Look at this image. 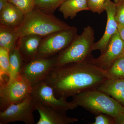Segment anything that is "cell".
<instances>
[{
	"mask_svg": "<svg viewBox=\"0 0 124 124\" xmlns=\"http://www.w3.org/2000/svg\"><path fill=\"white\" fill-rule=\"evenodd\" d=\"M35 110L36 101L31 94L23 101L12 104L4 110L0 111V124L16 121L34 124L33 112Z\"/></svg>",
	"mask_w": 124,
	"mask_h": 124,
	"instance_id": "obj_7",
	"label": "cell"
},
{
	"mask_svg": "<svg viewBox=\"0 0 124 124\" xmlns=\"http://www.w3.org/2000/svg\"><path fill=\"white\" fill-rule=\"evenodd\" d=\"M31 95L36 101L42 105L65 112L78 107L72 101H67L65 98L57 97L53 89L44 81L32 87Z\"/></svg>",
	"mask_w": 124,
	"mask_h": 124,
	"instance_id": "obj_8",
	"label": "cell"
},
{
	"mask_svg": "<svg viewBox=\"0 0 124 124\" xmlns=\"http://www.w3.org/2000/svg\"><path fill=\"white\" fill-rule=\"evenodd\" d=\"M116 18L118 26H124V1L116 4Z\"/></svg>",
	"mask_w": 124,
	"mask_h": 124,
	"instance_id": "obj_25",
	"label": "cell"
},
{
	"mask_svg": "<svg viewBox=\"0 0 124 124\" xmlns=\"http://www.w3.org/2000/svg\"><path fill=\"white\" fill-rule=\"evenodd\" d=\"M20 38L16 28L0 24V46L9 51L17 48Z\"/></svg>",
	"mask_w": 124,
	"mask_h": 124,
	"instance_id": "obj_17",
	"label": "cell"
},
{
	"mask_svg": "<svg viewBox=\"0 0 124 124\" xmlns=\"http://www.w3.org/2000/svg\"><path fill=\"white\" fill-rule=\"evenodd\" d=\"M43 38L41 36L35 34L20 37L17 48L24 63L35 58Z\"/></svg>",
	"mask_w": 124,
	"mask_h": 124,
	"instance_id": "obj_13",
	"label": "cell"
},
{
	"mask_svg": "<svg viewBox=\"0 0 124 124\" xmlns=\"http://www.w3.org/2000/svg\"><path fill=\"white\" fill-rule=\"evenodd\" d=\"M118 33L120 37L124 42V26H118Z\"/></svg>",
	"mask_w": 124,
	"mask_h": 124,
	"instance_id": "obj_27",
	"label": "cell"
},
{
	"mask_svg": "<svg viewBox=\"0 0 124 124\" xmlns=\"http://www.w3.org/2000/svg\"><path fill=\"white\" fill-rule=\"evenodd\" d=\"M97 89L112 97L124 107V78L107 79Z\"/></svg>",
	"mask_w": 124,
	"mask_h": 124,
	"instance_id": "obj_15",
	"label": "cell"
},
{
	"mask_svg": "<svg viewBox=\"0 0 124 124\" xmlns=\"http://www.w3.org/2000/svg\"><path fill=\"white\" fill-rule=\"evenodd\" d=\"M25 15L13 4L8 2L0 11V24L17 28L22 23Z\"/></svg>",
	"mask_w": 124,
	"mask_h": 124,
	"instance_id": "obj_14",
	"label": "cell"
},
{
	"mask_svg": "<svg viewBox=\"0 0 124 124\" xmlns=\"http://www.w3.org/2000/svg\"><path fill=\"white\" fill-rule=\"evenodd\" d=\"M9 50L0 46V82L7 81L9 78Z\"/></svg>",
	"mask_w": 124,
	"mask_h": 124,
	"instance_id": "obj_20",
	"label": "cell"
},
{
	"mask_svg": "<svg viewBox=\"0 0 124 124\" xmlns=\"http://www.w3.org/2000/svg\"><path fill=\"white\" fill-rule=\"evenodd\" d=\"M90 124H116L115 120L111 116L101 113L96 116L94 122Z\"/></svg>",
	"mask_w": 124,
	"mask_h": 124,
	"instance_id": "obj_24",
	"label": "cell"
},
{
	"mask_svg": "<svg viewBox=\"0 0 124 124\" xmlns=\"http://www.w3.org/2000/svg\"><path fill=\"white\" fill-rule=\"evenodd\" d=\"M32 87L29 80L18 75L6 82H0V110L22 102L31 95Z\"/></svg>",
	"mask_w": 124,
	"mask_h": 124,
	"instance_id": "obj_5",
	"label": "cell"
},
{
	"mask_svg": "<svg viewBox=\"0 0 124 124\" xmlns=\"http://www.w3.org/2000/svg\"><path fill=\"white\" fill-rule=\"evenodd\" d=\"M65 19H72L78 13L82 11L90 10L87 0H67L58 8Z\"/></svg>",
	"mask_w": 124,
	"mask_h": 124,
	"instance_id": "obj_16",
	"label": "cell"
},
{
	"mask_svg": "<svg viewBox=\"0 0 124 124\" xmlns=\"http://www.w3.org/2000/svg\"><path fill=\"white\" fill-rule=\"evenodd\" d=\"M57 54L47 58H37L24 63L21 72L27 78L32 87L44 81L49 72L55 67Z\"/></svg>",
	"mask_w": 124,
	"mask_h": 124,
	"instance_id": "obj_9",
	"label": "cell"
},
{
	"mask_svg": "<svg viewBox=\"0 0 124 124\" xmlns=\"http://www.w3.org/2000/svg\"><path fill=\"white\" fill-rule=\"evenodd\" d=\"M72 101L95 116L107 114L115 118L124 107L113 98L97 89L86 90L73 96Z\"/></svg>",
	"mask_w": 124,
	"mask_h": 124,
	"instance_id": "obj_3",
	"label": "cell"
},
{
	"mask_svg": "<svg viewBox=\"0 0 124 124\" xmlns=\"http://www.w3.org/2000/svg\"><path fill=\"white\" fill-rule=\"evenodd\" d=\"M122 56H123V57H124V52H123V54H122Z\"/></svg>",
	"mask_w": 124,
	"mask_h": 124,
	"instance_id": "obj_30",
	"label": "cell"
},
{
	"mask_svg": "<svg viewBox=\"0 0 124 124\" xmlns=\"http://www.w3.org/2000/svg\"><path fill=\"white\" fill-rule=\"evenodd\" d=\"M94 40V30L90 26L85 27L69 46L58 54L55 67L81 62L92 57Z\"/></svg>",
	"mask_w": 124,
	"mask_h": 124,
	"instance_id": "obj_4",
	"label": "cell"
},
{
	"mask_svg": "<svg viewBox=\"0 0 124 124\" xmlns=\"http://www.w3.org/2000/svg\"><path fill=\"white\" fill-rule=\"evenodd\" d=\"M124 50V42L118 33L111 38L106 51L97 58H93L91 62L100 69L106 70L117 59L122 56Z\"/></svg>",
	"mask_w": 124,
	"mask_h": 124,
	"instance_id": "obj_11",
	"label": "cell"
},
{
	"mask_svg": "<svg viewBox=\"0 0 124 124\" xmlns=\"http://www.w3.org/2000/svg\"><path fill=\"white\" fill-rule=\"evenodd\" d=\"M67 0H36L35 8L41 10L46 13L53 14Z\"/></svg>",
	"mask_w": 124,
	"mask_h": 124,
	"instance_id": "obj_21",
	"label": "cell"
},
{
	"mask_svg": "<svg viewBox=\"0 0 124 124\" xmlns=\"http://www.w3.org/2000/svg\"><path fill=\"white\" fill-rule=\"evenodd\" d=\"M36 0H8V2L13 4L25 14L35 8Z\"/></svg>",
	"mask_w": 124,
	"mask_h": 124,
	"instance_id": "obj_22",
	"label": "cell"
},
{
	"mask_svg": "<svg viewBox=\"0 0 124 124\" xmlns=\"http://www.w3.org/2000/svg\"><path fill=\"white\" fill-rule=\"evenodd\" d=\"M104 10L107 15V23L103 35L98 41L94 42L93 50H98L101 54L106 50L111 38L118 32V25L116 18V4L111 0H107L104 3Z\"/></svg>",
	"mask_w": 124,
	"mask_h": 124,
	"instance_id": "obj_10",
	"label": "cell"
},
{
	"mask_svg": "<svg viewBox=\"0 0 124 124\" xmlns=\"http://www.w3.org/2000/svg\"><path fill=\"white\" fill-rule=\"evenodd\" d=\"M77 33V28L70 26L44 37L36 58L49 57L58 54L70 44Z\"/></svg>",
	"mask_w": 124,
	"mask_h": 124,
	"instance_id": "obj_6",
	"label": "cell"
},
{
	"mask_svg": "<svg viewBox=\"0 0 124 124\" xmlns=\"http://www.w3.org/2000/svg\"><path fill=\"white\" fill-rule=\"evenodd\" d=\"M70 27L53 14L35 8L25 15L22 24L16 29L20 37L30 34L44 37Z\"/></svg>",
	"mask_w": 124,
	"mask_h": 124,
	"instance_id": "obj_2",
	"label": "cell"
},
{
	"mask_svg": "<svg viewBox=\"0 0 124 124\" xmlns=\"http://www.w3.org/2000/svg\"><path fill=\"white\" fill-rule=\"evenodd\" d=\"M8 2V0H0V11Z\"/></svg>",
	"mask_w": 124,
	"mask_h": 124,
	"instance_id": "obj_28",
	"label": "cell"
},
{
	"mask_svg": "<svg viewBox=\"0 0 124 124\" xmlns=\"http://www.w3.org/2000/svg\"><path fill=\"white\" fill-rule=\"evenodd\" d=\"M107 0H87L90 10L100 14L104 11V3Z\"/></svg>",
	"mask_w": 124,
	"mask_h": 124,
	"instance_id": "obj_23",
	"label": "cell"
},
{
	"mask_svg": "<svg viewBox=\"0 0 124 124\" xmlns=\"http://www.w3.org/2000/svg\"><path fill=\"white\" fill-rule=\"evenodd\" d=\"M93 57L54 67L44 81L53 89L58 98L66 99L84 91L97 89L107 78L104 70L93 64Z\"/></svg>",
	"mask_w": 124,
	"mask_h": 124,
	"instance_id": "obj_1",
	"label": "cell"
},
{
	"mask_svg": "<svg viewBox=\"0 0 124 124\" xmlns=\"http://www.w3.org/2000/svg\"><path fill=\"white\" fill-rule=\"evenodd\" d=\"M124 1V0H114V2L117 4L118 2L121 1Z\"/></svg>",
	"mask_w": 124,
	"mask_h": 124,
	"instance_id": "obj_29",
	"label": "cell"
},
{
	"mask_svg": "<svg viewBox=\"0 0 124 124\" xmlns=\"http://www.w3.org/2000/svg\"><path fill=\"white\" fill-rule=\"evenodd\" d=\"M104 72L108 79L115 80L124 78V57L122 55L121 56Z\"/></svg>",
	"mask_w": 124,
	"mask_h": 124,
	"instance_id": "obj_19",
	"label": "cell"
},
{
	"mask_svg": "<svg viewBox=\"0 0 124 124\" xmlns=\"http://www.w3.org/2000/svg\"><path fill=\"white\" fill-rule=\"evenodd\" d=\"M9 58L10 79L20 75L24 63L17 47L9 50Z\"/></svg>",
	"mask_w": 124,
	"mask_h": 124,
	"instance_id": "obj_18",
	"label": "cell"
},
{
	"mask_svg": "<svg viewBox=\"0 0 124 124\" xmlns=\"http://www.w3.org/2000/svg\"><path fill=\"white\" fill-rule=\"evenodd\" d=\"M116 124H124V108L121 113L115 118Z\"/></svg>",
	"mask_w": 124,
	"mask_h": 124,
	"instance_id": "obj_26",
	"label": "cell"
},
{
	"mask_svg": "<svg viewBox=\"0 0 124 124\" xmlns=\"http://www.w3.org/2000/svg\"><path fill=\"white\" fill-rule=\"evenodd\" d=\"M36 110L40 115L37 124H70L78 121L76 118L68 116L65 112L46 106L36 101Z\"/></svg>",
	"mask_w": 124,
	"mask_h": 124,
	"instance_id": "obj_12",
	"label": "cell"
}]
</instances>
